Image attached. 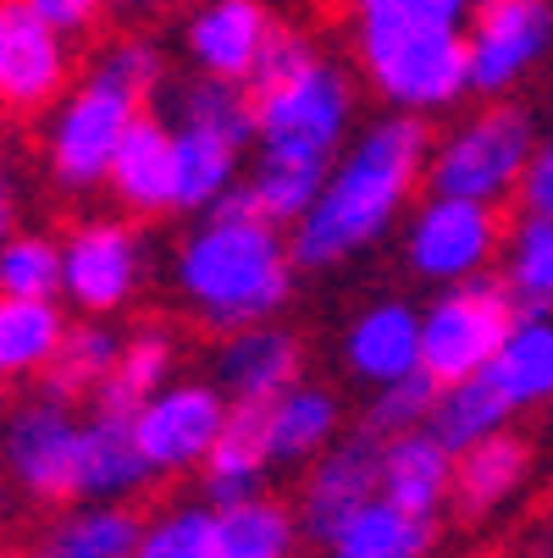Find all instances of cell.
Listing matches in <instances>:
<instances>
[{
  "instance_id": "cell-21",
  "label": "cell",
  "mask_w": 553,
  "mask_h": 558,
  "mask_svg": "<svg viewBox=\"0 0 553 558\" xmlns=\"http://www.w3.org/2000/svg\"><path fill=\"white\" fill-rule=\"evenodd\" d=\"M261 437L272 453V470H293L310 464L327 442L344 437V404L333 387H315V381H288L277 398L261 404Z\"/></svg>"
},
{
  "instance_id": "cell-5",
  "label": "cell",
  "mask_w": 553,
  "mask_h": 558,
  "mask_svg": "<svg viewBox=\"0 0 553 558\" xmlns=\"http://www.w3.org/2000/svg\"><path fill=\"white\" fill-rule=\"evenodd\" d=\"M149 106L144 89H133L128 77L100 56L89 66V77H77L72 89H61V100L50 106V128H45V167L61 189L84 194L95 183H106L111 155L128 138L133 117Z\"/></svg>"
},
{
  "instance_id": "cell-35",
  "label": "cell",
  "mask_w": 553,
  "mask_h": 558,
  "mask_svg": "<svg viewBox=\"0 0 553 558\" xmlns=\"http://www.w3.org/2000/svg\"><path fill=\"white\" fill-rule=\"evenodd\" d=\"M432 398H437V381L426 371H410L399 381H382L371 387V404H365V432L371 437H405V432H421L432 421Z\"/></svg>"
},
{
  "instance_id": "cell-22",
  "label": "cell",
  "mask_w": 553,
  "mask_h": 558,
  "mask_svg": "<svg viewBox=\"0 0 553 558\" xmlns=\"http://www.w3.org/2000/svg\"><path fill=\"white\" fill-rule=\"evenodd\" d=\"M526 475H531V442L504 426L482 437L477 448L454 453V509L465 520H482L526 487Z\"/></svg>"
},
{
  "instance_id": "cell-19",
  "label": "cell",
  "mask_w": 553,
  "mask_h": 558,
  "mask_svg": "<svg viewBox=\"0 0 553 558\" xmlns=\"http://www.w3.org/2000/svg\"><path fill=\"white\" fill-rule=\"evenodd\" d=\"M344 371L365 387L399 381L421 371V310L405 299H376L365 304L349 332H344Z\"/></svg>"
},
{
  "instance_id": "cell-11",
  "label": "cell",
  "mask_w": 553,
  "mask_h": 558,
  "mask_svg": "<svg viewBox=\"0 0 553 558\" xmlns=\"http://www.w3.org/2000/svg\"><path fill=\"white\" fill-rule=\"evenodd\" d=\"M232 421V398L216 381H167L161 392H149L133 410V432L139 448L149 459L155 475H189L205 464V453L216 448V437Z\"/></svg>"
},
{
  "instance_id": "cell-13",
  "label": "cell",
  "mask_w": 553,
  "mask_h": 558,
  "mask_svg": "<svg viewBox=\"0 0 553 558\" xmlns=\"http://www.w3.org/2000/svg\"><path fill=\"white\" fill-rule=\"evenodd\" d=\"M144 288V238L117 216H89L61 238V299L84 315H117Z\"/></svg>"
},
{
  "instance_id": "cell-37",
  "label": "cell",
  "mask_w": 553,
  "mask_h": 558,
  "mask_svg": "<svg viewBox=\"0 0 553 558\" xmlns=\"http://www.w3.org/2000/svg\"><path fill=\"white\" fill-rule=\"evenodd\" d=\"M477 0H349L354 28H465Z\"/></svg>"
},
{
  "instance_id": "cell-2",
  "label": "cell",
  "mask_w": 553,
  "mask_h": 558,
  "mask_svg": "<svg viewBox=\"0 0 553 558\" xmlns=\"http://www.w3.org/2000/svg\"><path fill=\"white\" fill-rule=\"evenodd\" d=\"M426 161H432L426 117L387 111L371 128H360V138H349L338 149V161L327 167L322 194L293 221V238H288L293 260L304 271H333L376 250L399 227L416 189L426 183Z\"/></svg>"
},
{
  "instance_id": "cell-18",
  "label": "cell",
  "mask_w": 553,
  "mask_h": 558,
  "mask_svg": "<svg viewBox=\"0 0 553 558\" xmlns=\"http://www.w3.org/2000/svg\"><path fill=\"white\" fill-rule=\"evenodd\" d=\"M149 459L139 448L133 415L122 410H100L84 421L77 437V475H72V498L77 504H128L144 482H149Z\"/></svg>"
},
{
  "instance_id": "cell-9",
  "label": "cell",
  "mask_w": 553,
  "mask_h": 558,
  "mask_svg": "<svg viewBox=\"0 0 553 558\" xmlns=\"http://www.w3.org/2000/svg\"><path fill=\"white\" fill-rule=\"evenodd\" d=\"M498 250H504L498 205L426 189V199H416V210L405 216V266H410V277H421L432 288L488 277Z\"/></svg>"
},
{
  "instance_id": "cell-1",
  "label": "cell",
  "mask_w": 553,
  "mask_h": 558,
  "mask_svg": "<svg viewBox=\"0 0 553 558\" xmlns=\"http://www.w3.org/2000/svg\"><path fill=\"white\" fill-rule=\"evenodd\" d=\"M255 100V167L244 178L255 210L293 227L322 194L327 167L354 128V77L293 28H277L261 72L250 77Z\"/></svg>"
},
{
  "instance_id": "cell-40",
  "label": "cell",
  "mask_w": 553,
  "mask_h": 558,
  "mask_svg": "<svg viewBox=\"0 0 553 558\" xmlns=\"http://www.w3.org/2000/svg\"><path fill=\"white\" fill-rule=\"evenodd\" d=\"M17 216H23V189H17V178L7 167V155H0V244L17 232Z\"/></svg>"
},
{
  "instance_id": "cell-26",
  "label": "cell",
  "mask_w": 553,
  "mask_h": 558,
  "mask_svg": "<svg viewBox=\"0 0 553 558\" xmlns=\"http://www.w3.org/2000/svg\"><path fill=\"white\" fill-rule=\"evenodd\" d=\"M322 547H327V558H426L432 553V514H410L376 493L349 520H338V531Z\"/></svg>"
},
{
  "instance_id": "cell-12",
  "label": "cell",
  "mask_w": 553,
  "mask_h": 558,
  "mask_svg": "<svg viewBox=\"0 0 553 558\" xmlns=\"http://www.w3.org/2000/svg\"><path fill=\"white\" fill-rule=\"evenodd\" d=\"M77 437L84 421L72 415L67 398L39 392L0 421V464L34 504H67L77 475Z\"/></svg>"
},
{
  "instance_id": "cell-4",
  "label": "cell",
  "mask_w": 553,
  "mask_h": 558,
  "mask_svg": "<svg viewBox=\"0 0 553 558\" xmlns=\"http://www.w3.org/2000/svg\"><path fill=\"white\" fill-rule=\"evenodd\" d=\"M172 144H178V210H211L239 189L244 155L255 149V100L232 77L194 72L172 95Z\"/></svg>"
},
{
  "instance_id": "cell-3",
  "label": "cell",
  "mask_w": 553,
  "mask_h": 558,
  "mask_svg": "<svg viewBox=\"0 0 553 558\" xmlns=\"http://www.w3.org/2000/svg\"><path fill=\"white\" fill-rule=\"evenodd\" d=\"M293 244L266 221L239 183L216 199L172 255V282L183 304L216 332H239L250 322H277V310L293 299Z\"/></svg>"
},
{
  "instance_id": "cell-30",
  "label": "cell",
  "mask_w": 553,
  "mask_h": 558,
  "mask_svg": "<svg viewBox=\"0 0 553 558\" xmlns=\"http://www.w3.org/2000/svg\"><path fill=\"white\" fill-rule=\"evenodd\" d=\"M144 520L122 504H89V509H72L50 525V536L39 542L34 558H133Z\"/></svg>"
},
{
  "instance_id": "cell-23",
  "label": "cell",
  "mask_w": 553,
  "mask_h": 558,
  "mask_svg": "<svg viewBox=\"0 0 553 558\" xmlns=\"http://www.w3.org/2000/svg\"><path fill=\"white\" fill-rule=\"evenodd\" d=\"M515 410L553 404V310H526L509 322L498 354L482 371Z\"/></svg>"
},
{
  "instance_id": "cell-10",
  "label": "cell",
  "mask_w": 553,
  "mask_h": 558,
  "mask_svg": "<svg viewBox=\"0 0 553 558\" xmlns=\"http://www.w3.org/2000/svg\"><path fill=\"white\" fill-rule=\"evenodd\" d=\"M470 95L509 100L553 56V0H477L465 17Z\"/></svg>"
},
{
  "instance_id": "cell-27",
  "label": "cell",
  "mask_w": 553,
  "mask_h": 558,
  "mask_svg": "<svg viewBox=\"0 0 553 558\" xmlns=\"http://www.w3.org/2000/svg\"><path fill=\"white\" fill-rule=\"evenodd\" d=\"M67 315L56 299H17L0 293V381H34L50 371L61 338H67Z\"/></svg>"
},
{
  "instance_id": "cell-7",
  "label": "cell",
  "mask_w": 553,
  "mask_h": 558,
  "mask_svg": "<svg viewBox=\"0 0 553 558\" xmlns=\"http://www.w3.org/2000/svg\"><path fill=\"white\" fill-rule=\"evenodd\" d=\"M531 149H537L531 117L509 100H488V111L454 122L432 144L426 189L432 194H459V199H482V205L515 199L520 178L531 167Z\"/></svg>"
},
{
  "instance_id": "cell-15",
  "label": "cell",
  "mask_w": 553,
  "mask_h": 558,
  "mask_svg": "<svg viewBox=\"0 0 553 558\" xmlns=\"http://www.w3.org/2000/svg\"><path fill=\"white\" fill-rule=\"evenodd\" d=\"M277 28L282 23L272 17L266 0H200L183 17V50H189L194 72L250 84L277 39Z\"/></svg>"
},
{
  "instance_id": "cell-14",
  "label": "cell",
  "mask_w": 553,
  "mask_h": 558,
  "mask_svg": "<svg viewBox=\"0 0 553 558\" xmlns=\"http://www.w3.org/2000/svg\"><path fill=\"white\" fill-rule=\"evenodd\" d=\"M72 34L39 17L28 0H0V106L7 111H45L61 100L72 72Z\"/></svg>"
},
{
  "instance_id": "cell-39",
  "label": "cell",
  "mask_w": 553,
  "mask_h": 558,
  "mask_svg": "<svg viewBox=\"0 0 553 558\" xmlns=\"http://www.w3.org/2000/svg\"><path fill=\"white\" fill-rule=\"evenodd\" d=\"M28 7H34L39 17H50L61 34H84V28L95 23V12L106 7V0H28Z\"/></svg>"
},
{
  "instance_id": "cell-6",
  "label": "cell",
  "mask_w": 553,
  "mask_h": 558,
  "mask_svg": "<svg viewBox=\"0 0 553 558\" xmlns=\"http://www.w3.org/2000/svg\"><path fill=\"white\" fill-rule=\"evenodd\" d=\"M354 50L387 111L437 117L470 95L465 28H354Z\"/></svg>"
},
{
  "instance_id": "cell-36",
  "label": "cell",
  "mask_w": 553,
  "mask_h": 558,
  "mask_svg": "<svg viewBox=\"0 0 553 558\" xmlns=\"http://www.w3.org/2000/svg\"><path fill=\"white\" fill-rule=\"evenodd\" d=\"M211 531H216V509L178 504L167 514L144 520L133 558H211Z\"/></svg>"
},
{
  "instance_id": "cell-31",
  "label": "cell",
  "mask_w": 553,
  "mask_h": 558,
  "mask_svg": "<svg viewBox=\"0 0 553 558\" xmlns=\"http://www.w3.org/2000/svg\"><path fill=\"white\" fill-rule=\"evenodd\" d=\"M172 376H178V343H172L167 332H133V338H122L117 365H111V376L100 381L95 404H100V410L133 415L144 398L161 392Z\"/></svg>"
},
{
  "instance_id": "cell-28",
  "label": "cell",
  "mask_w": 553,
  "mask_h": 558,
  "mask_svg": "<svg viewBox=\"0 0 553 558\" xmlns=\"http://www.w3.org/2000/svg\"><path fill=\"white\" fill-rule=\"evenodd\" d=\"M266 470H272V453H266V437H261V404H232L227 432L216 437V448L200 464L205 498L211 504L250 498V493L266 487Z\"/></svg>"
},
{
  "instance_id": "cell-16",
  "label": "cell",
  "mask_w": 553,
  "mask_h": 558,
  "mask_svg": "<svg viewBox=\"0 0 553 558\" xmlns=\"http://www.w3.org/2000/svg\"><path fill=\"white\" fill-rule=\"evenodd\" d=\"M382 493V437H371L365 426L354 437L327 442L310 459L304 487H299V525L304 536L327 542L338 531V520H349L360 504H371Z\"/></svg>"
},
{
  "instance_id": "cell-42",
  "label": "cell",
  "mask_w": 553,
  "mask_h": 558,
  "mask_svg": "<svg viewBox=\"0 0 553 558\" xmlns=\"http://www.w3.org/2000/svg\"><path fill=\"white\" fill-rule=\"evenodd\" d=\"M531 558H553V553H531Z\"/></svg>"
},
{
  "instance_id": "cell-17",
  "label": "cell",
  "mask_w": 553,
  "mask_h": 558,
  "mask_svg": "<svg viewBox=\"0 0 553 558\" xmlns=\"http://www.w3.org/2000/svg\"><path fill=\"white\" fill-rule=\"evenodd\" d=\"M299 371H304V343L277 322H250L227 332L211 360V381L232 404H266L288 381H299Z\"/></svg>"
},
{
  "instance_id": "cell-20",
  "label": "cell",
  "mask_w": 553,
  "mask_h": 558,
  "mask_svg": "<svg viewBox=\"0 0 553 558\" xmlns=\"http://www.w3.org/2000/svg\"><path fill=\"white\" fill-rule=\"evenodd\" d=\"M106 189H111L117 205L133 210V216L178 210V144H172V128L139 111L133 128H128V138H122L117 155H111Z\"/></svg>"
},
{
  "instance_id": "cell-33",
  "label": "cell",
  "mask_w": 553,
  "mask_h": 558,
  "mask_svg": "<svg viewBox=\"0 0 553 558\" xmlns=\"http://www.w3.org/2000/svg\"><path fill=\"white\" fill-rule=\"evenodd\" d=\"M504 288L520 310H553V210H526L504 238Z\"/></svg>"
},
{
  "instance_id": "cell-34",
  "label": "cell",
  "mask_w": 553,
  "mask_h": 558,
  "mask_svg": "<svg viewBox=\"0 0 553 558\" xmlns=\"http://www.w3.org/2000/svg\"><path fill=\"white\" fill-rule=\"evenodd\" d=\"M0 293L61 299V238L17 227L7 244H0Z\"/></svg>"
},
{
  "instance_id": "cell-41",
  "label": "cell",
  "mask_w": 553,
  "mask_h": 558,
  "mask_svg": "<svg viewBox=\"0 0 553 558\" xmlns=\"http://www.w3.org/2000/svg\"><path fill=\"white\" fill-rule=\"evenodd\" d=\"M117 7H128V12H149V7H167V0H117Z\"/></svg>"
},
{
  "instance_id": "cell-38",
  "label": "cell",
  "mask_w": 553,
  "mask_h": 558,
  "mask_svg": "<svg viewBox=\"0 0 553 558\" xmlns=\"http://www.w3.org/2000/svg\"><path fill=\"white\" fill-rule=\"evenodd\" d=\"M520 210H553V138L531 149V167L520 178Z\"/></svg>"
},
{
  "instance_id": "cell-25",
  "label": "cell",
  "mask_w": 553,
  "mask_h": 558,
  "mask_svg": "<svg viewBox=\"0 0 553 558\" xmlns=\"http://www.w3.org/2000/svg\"><path fill=\"white\" fill-rule=\"evenodd\" d=\"M299 509H288L282 498L250 493L216 504V531H211V558H293L299 553Z\"/></svg>"
},
{
  "instance_id": "cell-8",
  "label": "cell",
  "mask_w": 553,
  "mask_h": 558,
  "mask_svg": "<svg viewBox=\"0 0 553 558\" xmlns=\"http://www.w3.org/2000/svg\"><path fill=\"white\" fill-rule=\"evenodd\" d=\"M515 322V293L493 277H470L443 288L421 310V371L443 387L459 376H482Z\"/></svg>"
},
{
  "instance_id": "cell-32",
  "label": "cell",
  "mask_w": 553,
  "mask_h": 558,
  "mask_svg": "<svg viewBox=\"0 0 553 558\" xmlns=\"http://www.w3.org/2000/svg\"><path fill=\"white\" fill-rule=\"evenodd\" d=\"M117 349H122V338L100 322V315H89L84 327H67V338H61L50 371H45V392H50V398H67V404H77V398H95L100 381H106L111 365H117Z\"/></svg>"
},
{
  "instance_id": "cell-29",
  "label": "cell",
  "mask_w": 553,
  "mask_h": 558,
  "mask_svg": "<svg viewBox=\"0 0 553 558\" xmlns=\"http://www.w3.org/2000/svg\"><path fill=\"white\" fill-rule=\"evenodd\" d=\"M515 421V404L488 381V376H459V381H443L437 398H432V421L426 432L448 448V453H465L477 448L482 437L504 432Z\"/></svg>"
},
{
  "instance_id": "cell-24",
  "label": "cell",
  "mask_w": 553,
  "mask_h": 558,
  "mask_svg": "<svg viewBox=\"0 0 553 558\" xmlns=\"http://www.w3.org/2000/svg\"><path fill=\"white\" fill-rule=\"evenodd\" d=\"M382 498H393L410 514H432L454 498V453L421 426L382 442Z\"/></svg>"
}]
</instances>
